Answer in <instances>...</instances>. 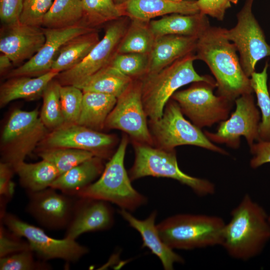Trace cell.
<instances>
[{
    "label": "cell",
    "instance_id": "1",
    "mask_svg": "<svg viewBox=\"0 0 270 270\" xmlns=\"http://www.w3.org/2000/svg\"><path fill=\"white\" fill-rule=\"evenodd\" d=\"M237 52L222 28L210 25L198 37L194 52L196 60L204 61L214 75L217 95L234 102L244 94L254 92Z\"/></svg>",
    "mask_w": 270,
    "mask_h": 270
},
{
    "label": "cell",
    "instance_id": "2",
    "mask_svg": "<svg viewBox=\"0 0 270 270\" xmlns=\"http://www.w3.org/2000/svg\"><path fill=\"white\" fill-rule=\"evenodd\" d=\"M226 224L222 246L232 258L248 260L259 254L270 240V224L264 209L246 194Z\"/></svg>",
    "mask_w": 270,
    "mask_h": 270
},
{
    "label": "cell",
    "instance_id": "3",
    "mask_svg": "<svg viewBox=\"0 0 270 270\" xmlns=\"http://www.w3.org/2000/svg\"><path fill=\"white\" fill-rule=\"evenodd\" d=\"M194 53L188 54L158 72L140 78L143 106L150 120L160 118L167 103L182 86L190 83L215 82L208 75L200 76L195 70Z\"/></svg>",
    "mask_w": 270,
    "mask_h": 270
},
{
    "label": "cell",
    "instance_id": "4",
    "mask_svg": "<svg viewBox=\"0 0 270 270\" xmlns=\"http://www.w3.org/2000/svg\"><path fill=\"white\" fill-rule=\"evenodd\" d=\"M225 224L219 216L183 214L167 218L156 227L170 248L190 250L221 246Z\"/></svg>",
    "mask_w": 270,
    "mask_h": 270
},
{
    "label": "cell",
    "instance_id": "5",
    "mask_svg": "<svg viewBox=\"0 0 270 270\" xmlns=\"http://www.w3.org/2000/svg\"><path fill=\"white\" fill-rule=\"evenodd\" d=\"M128 143L126 136H124L99 178L79 192L76 196L103 200L129 212L147 203V198L132 186L124 167Z\"/></svg>",
    "mask_w": 270,
    "mask_h": 270
},
{
    "label": "cell",
    "instance_id": "6",
    "mask_svg": "<svg viewBox=\"0 0 270 270\" xmlns=\"http://www.w3.org/2000/svg\"><path fill=\"white\" fill-rule=\"evenodd\" d=\"M134 147V162L128 174L131 180L148 176L167 178L188 186L200 196L215 192V186L210 180L190 176L180 170L174 150L154 148L138 142Z\"/></svg>",
    "mask_w": 270,
    "mask_h": 270
},
{
    "label": "cell",
    "instance_id": "7",
    "mask_svg": "<svg viewBox=\"0 0 270 270\" xmlns=\"http://www.w3.org/2000/svg\"><path fill=\"white\" fill-rule=\"evenodd\" d=\"M37 108L26 111L16 108L10 114L0 138L2 162L12 166L37 147L49 132Z\"/></svg>",
    "mask_w": 270,
    "mask_h": 270
},
{
    "label": "cell",
    "instance_id": "8",
    "mask_svg": "<svg viewBox=\"0 0 270 270\" xmlns=\"http://www.w3.org/2000/svg\"><path fill=\"white\" fill-rule=\"evenodd\" d=\"M216 82H193L187 89L176 92L172 99L200 128L210 127L229 118L234 102L214 94Z\"/></svg>",
    "mask_w": 270,
    "mask_h": 270
},
{
    "label": "cell",
    "instance_id": "9",
    "mask_svg": "<svg viewBox=\"0 0 270 270\" xmlns=\"http://www.w3.org/2000/svg\"><path fill=\"white\" fill-rule=\"evenodd\" d=\"M151 121V130L159 148L174 150L182 145L199 146L223 155L228 152L211 142L201 129L186 120L178 104L169 100L162 117Z\"/></svg>",
    "mask_w": 270,
    "mask_h": 270
},
{
    "label": "cell",
    "instance_id": "10",
    "mask_svg": "<svg viewBox=\"0 0 270 270\" xmlns=\"http://www.w3.org/2000/svg\"><path fill=\"white\" fill-rule=\"evenodd\" d=\"M254 0H246L237 14V23L232 28H222L226 38L234 45L246 75L249 78L254 72L258 61L270 56V45L252 10Z\"/></svg>",
    "mask_w": 270,
    "mask_h": 270
},
{
    "label": "cell",
    "instance_id": "11",
    "mask_svg": "<svg viewBox=\"0 0 270 270\" xmlns=\"http://www.w3.org/2000/svg\"><path fill=\"white\" fill-rule=\"evenodd\" d=\"M130 21V18L124 16L108 22L103 38L85 58L72 68L60 72L55 78L62 86H77L108 66L117 53Z\"/></svg>",
    "mask_w": 270,
    "mask_h": 270
},
{
    "label": "cell",
    "instance_id": "12",
    "mask_svg": "<svg viewBox=\"0 0 270 270\" xmlns=\"http://www.w3.org/2000/svg\"><path fill=\"white\" fill-rule=\"evenodd\" d=\"M0 218L8 230L27 240L32 251L43 261L59 258L74 262L88 252L86 246L76 240L52 238L41 228L22 221L12 214L6 212Z\"/></svg>",
    "mask_w": 270,
    "mask_h": 270
},
{
    "label": "cell",
    "instance_id": "13",
    "mask_svg": "<svg viewBox=\"0 0 270 270\" xmlns=\"http://www.w3.org/2000/svg\"><path fill=\"white\" fill-rule=\"evenodd\" d=\"M234 102L235 110L230 118L220 122L216 132L206 130L204 134L212 142L225 144L233 148L240 147L242 136L250 146L260 140L258 128L261 120L253 92L240 96Z\"/></svg>",
    "mask_w": 270,
    "mask_h": 270
},
{
    "label": "cell",
    "instance_id": "14",
    "mask_svg": "<svg viewBox=\"0 0 270 270\" xmlns=\"http://www.w3.org/2000/svg\"><path fill=\"white\" fill-rule=\"evenodd\" d=\"M146 117L142 101L141 80L136 79L117 98L104 127L121 130L138 143L150 145L152 138L148 126Z\"/></svg>",
    "mask_w": 270,
    "mask_h": 270
},
{
    "label": "cell",
    "instance_id": "15",
    "mask_svg": "<svg viewBox=\"0 0 270 270\" xmlns=\"http://www.w3.org/2000/svg\"><path fill=\"white\" fill-rule=\"evenodd\" d=\"M51 187L28 192L26 211L48 229L66 228L72 216L76 196L60 194Z\"/></svg>",
    "mask_w": 270,
    "mask_h": 270
},
{
    "label": "cell",
    "instance_id": "16",
    "mask_svg": "<svg viewBox=\"0 0 270 270\" xmlns=\"http://www.w3.org/2000/svg\"><path fill=\"white\" fill-rule=\"evenodd\" d=\"M113 136L78 124H64L49 132L38 144L39 148H68L89 151L96 156H106V150L114 142Z\"/></svg>",
    "mask_w": 270,
    "mask_h": 270
},
{
    "label": "cell",
    "instance_id": "17",
    "mask_svg": "<svg viewBox=\"0 0 270 270\" xmlns=\"http://www.w3.org/2000/svg\"><path fill=\"white\" fill-rule=\"evenodd\" d=\"M44 44L30 60L8 74V78L38 76L52 70V66L62 46L72 38L96 29L78 25L63 28H43Z\"/></svg>",
    "mask_w": 270,
    "mask_h": 270
},
{
    "label": "cell",
    "instance_id": "18",
    "mask_svg": "<svg viewBox=\"0 0 270 270\" xmlns=\"http://www.w3.org/2000/svg\"><path fill=\"white\" fill-rule=\"evenodd\" d=\"M109 203L99 199L77 197L64 238L76 240L86 232L111 228L114 224V210Z\"/></svg>",
    "mask_w": 270,
    "mask_h": 270
},
{
    "label": "cell",
    "instance_id": "19",
    "mask_svg": "<svg viewBox=\"0 0 270 270\" xmlns=\"http://www.w3.org/2000/svg\"><path fill=\"white\" fill-rule=\"evenodd\" d=\"M4 26L0 38V51L8 56L14 64L31 58L45 42L42 27L20 22Z\"/></svg>",
    "mask_w": 270,
    "mask_h": 270
},
{
    "label": "cell",
    "instance_id": "20",
    "mask_svg": "<svg viewBox=\"0 0 270 270\" xmlns=\"http://www.w3.org/2000/svg\"><path fill=\"white\" fill-rule=\"evenodd\" d=\"M118 212L130 226L140 233L142 240V246L148 248L160 259L164 270H172L175 263H184L183 258L168 246L160 238L155 224L156 211L143 220L136 218L129 211L124 209L120 210Z\"/></svg>",
    "mask_w": 270,
    "mask_h": 270
},
{
    "label": "cell",
    "instance_id": "21",
    "mask_svg": "<svg viewBox=\"0 0 270 270\" xmlns=\"http://www.w3.org/2000/svg\"><path fill=\"white\" fill-rule=\"evenodd\" d=\"M196 0H128L120 6L122 16L130 19L150 21L172 14H193L200 12Z\"/></svg>",
    "mask_w": 270,
    "mask_h": 270
},
{
    "label": "cell",
    "instance_id": "22",
    "mask_svg": "<svg viewBox=\"0 0 270 270\" xmlns=\"http://www.w3.org/2000/svg\"><path fill=\"white\" fill-rule=\"evenodd\" d=\"M198 38L173 34L156 37L148 54L149 66L147 74L158 72L178 60L194 53Z\"/></svg>",
    "mask_w": 270,
    "mask_h": 270
},
{
    "label": "cell",
    "instance_id": "23",
    "mask_svg": "<svg viewBox=\"0 0 270 270\" xmlns=\"http://www.w3.org/2000/svg\"><path fill=\"white\" fill-rule=\"evenodd\" d=\"M58 74L56 71L51 70L33 78L26 76L9 78L0 88V107L16 100H33L42 96L48 84Z\"/></svg>",
    "mask_w": 270,
    "mask_h": 270
},
{
    "label": "cell",
    "instance_id": "24",
    "mask_svg": "<svg viewBox=\"0 0 270 270\" xmlns=\"http://www.w3.org/2000/svg\"><path fill=\"white\" fill-rule=\"evenodd\" d=\"M150 27L156 38L165 35H180L198 38L210 25L206 15L172 14L157 20H150Z\"/></svg>",
    "mask_w": 270,
    "mask_h": 270
},
{
    "label": "cell",
    "instance_id": "25",
    "mask_svg": "<svg viewBox=\"0 0 270 270\" xmlns=\"http://www.w3.org/2000/svg\"><path fill=\"white\" fill-rule=\"evenodd\" d=\"M102 158L94 156L59 176L50 187L67 195L76 196L102 174Z\"/></svg>",
    "mask_w": 270,
    "mask_h": 270
},
{
    "label": "cell",
    "instance_id": "26",
    "mask_svg": "<svg viewBox=\"0 0 270 270\" xmlns=\"http://www.w3.org/2000/svg\"><path fill=\"white\" fill-rule=\"evenodd\" d=\"M117 98L103 93L83 92L82 106L78 124L99 130L114 108Z\"/></svg>",
    "mask_w": 270,
    "mask_h": 270
},
{
    "label": "cell",
    "instance_id": "27",
    "mask_svg": "<svg viewBox=\"0 0 270 270\" xmlns=\"http://www.w3.org/2000/svg\"><path fill=\"white\" fill-rule=\"evenodd\" d=\"M133 80L109 64L76 86L83 92L103 93L118 98L126 91Z\"/></svg>",
    "mask_w": 270,
    "mask_h": 270
},
{
    "label": "cell",
    "instance_id": "28",
    "mask_svg": "<svg viewBox=\"0 0 270 270\" xmlns=\"http://www.w3.org/2000/svg\"><path fill=\"white\" fill-rule=\"evenodd\" d=\"M22 186L27 192H35L50 186L60 176L57 169L47 160L36 163L20 162L12 166Z\"/></svg>",
    "mask_w": 270,
    "mask_h": 270
},
{
    "label": "cell",
    "instance_id": "29",
    "mask_svg": "<svg viewBox=\"0 0 270 270\" xmlns=\"http://www.w3.org/2000/svg\"><path fill=\"white\" fill-rule=\"evenodd\" d=\"M100 40L96 30L70 40L61 48L52 70L60 73L74 67L85 58Z\"/></svg>",
    "mask_w": 270,
    "mask_h": 270
},
{
    "label": "cell",
    "instance_id": "30",
    "mask_svg": "<svg viewBox=\"0 0 270 270\" xmlns=\"http://www.w3.org/2000/svg\"><path fill=\"white\" fill-rule=\"evenodd\" d=\"M82 18L81 0H54L44 18L42 27L57 29L82 25Z\"/></svg>",
    "mask_w": 270,
    "mask_h": 270
},
{
    "label": "cell",
    "instance_id": "31",
    "mask_svg": "<svg viewBox=\"0 0 270 270\" xmlns=\"http://www.w3.org/2000/svg\"><path fill=\"white\" fill-rule=\"evenodd\" d=\"M150 21L130 19L118 45L117 53L149 54L156 38L150 27Z\"/></svg>",
    "mask_w": 270,
    "mask_h": 270
},
{
    "label": "cell",
    "instance_id": "32",
    "mask_svg": "<svg viewBox=\"0 0 270 270\" xmlns=\"http://www.w3.org/2000/svg\"><path fill=\"white\" fill-rule=\"evenodd\" d=\"M268 63L266 62L260 72H254L250 76L251 85L256 94L257 104L261 112L259 125L260 140L270 141V94L268 84Z\"/></svg>",
    "mask_w": 270,
    "mask_h": 270
},
{
    "label": "cell",
    "instance_id": "33",
    "mask_svg": "<svg viewBox=\"0 0 270 270\" xmlns=\"http://www.w3.org/2000/svg\"><path fill=\"white\" fill-rule=\"evenodd\" d=\"M83 8L82 25L96 29L122 16L114 0H81Z\"/></svg>",
    "mask_w": 270,
    "mask_h": 270
},
{
    "label": "cell",
    "instance_id": "34",
    "mask_svg": "<svg viewBox=\"0 0 270 270\" xmlns=\"http://www.w3.org/2000/svg\"><path fill=\"white\" fill-rule=\"evenodd\" d=\"M38 155L51 163L60 176L84 161L96 156L90 152L68 148H39Z\"/></svg>",
    "mask_w": 270,
    "mask_h": 270
},
{
    "label": "cell",
    "instance_id": "35",
    "mask_svg": "<svg viewBox=\"0 0 270 270\" xmlns=\"http://www.w3.org/2000/svg\"><path fill=\"white\" fill-rule=\"evenodd\" d=\"M61 86L54 78L48 84L42 95L43 102L40 116L44 125L50 131L64 124L60 101Z\"/></svg>",
    "mask_w": 270,
    "mask_h": 270
},
{
    "label": "cell",
    "instance_id": "36",
    "mask_svg": "<svg viewBox=\"0 0 270 270\" xmlns=\"http://www.w3.org/2000/svg\"><path fill=\"white\" fill-rule=\"evenodd\" d=\"M110 65L133 80L140 79L148 72L149 54L116 53Z\"/></svg>",
    "mask_w": 270,
    "mask_h": 270
},
{
    "label": "cell",
    "instance_id": "37",
    "mask_svg": "<svg viewBox=\"0 0 270 270\" xmlns=\"http://www.w3.org/2000/svg\"><path fill=\"white\" fill-rule=\"evenodd\" d=\"M83 92L72 86H62L60 101L64 124H77L82 106Z\"/></svg>",
    "mask_w": 270,
    "mask_h": 270
},
{
    "label": "cell",
    "instance_id": "38",
    "mask_svg": "<svg viewBox=\"0 0 270 270\" xmlns=\"http://www.w3.org/2000/svg\"><path fill=\"white\" fill-rule=\"evenodd\" d=\"M32 250H23L10 255L0 258V270H46L50 266L44 261L34 260Z\"/></svg>",
    "mask_w": 270,
    "mask_h": 270
},
{
    "label": "cell",
    "instance_id": "39",
    "mask_svg": "<svg viewBox=\"0 0 270 270\" xmlns=\"http://www.w3.org/2000/svg\"><path fill=\"white\" fill-rule=\"evenodd\" d=\"M54 0H24L20 18L21 23L42 27L44 18Z\"/></svg>",
    "mask_w": 270,
    "mask_h": 270
},
{
    "label": "cell",
    "instance_id": "40",
    "mask_svg": "<svg viewBox=\"0 0 270 270\" xmlns=\"http://www.w3.org/2000/svg\"><path fill=\"white\" fill-rule=\"evenodd\" d=\"M21 238L8 228H5L3 224H1L0 228V258L23 250H32L28 242L22 240Z\"/></svg>",
    "mask_w": 270,
    "mask_h": 270
},
{
    "label": "cell",
    "instance_id": "41",
    "mask_svg": "<svg viewBox=\"0 0 270 270\" xmlns=\"http://www.w3.org/2000/svg\"><path fill=\"white\" fill-rule=\"evenodd\" d=\"M13 167L12 165L1 162L0 164V196L1 210L0 215H2L6 212L4 208L7 201L10 200L12 197L14 192V184L12 180V177L14 172Z\"/></svg>",
    "mask_w": 270,
    "mask_h": 270
},
{
    "label": "cell",
    "instance_id": "42",
    "mask_svg": "<svg viewBox=\"0 0 270 270\" xmlns=\"http://www.w3.org/2000/svg\"><path fill=\"white\" fill-rule=\"evenodd\" d=\"M200 12L218 20L224 19L226 10L231 7L230 0H196Z\"/></svg>",
    "mask_w": 270,
    "mask_h": 270
},
{
    "label": "cell",
    "instance_id": "43",
    "mask_svg": "<svg viewBox=\"0 0 270 270\" xmlns=\"http://www.w3.org/2000/svg\"><path fill=\"white\" fill-rule=\"evenodd\" d=\"M24 0H0V19L4 26L20 22Z\"/></svg>",
    "mask_w": 270,
    "mask_h": 270
},
{
    "label": "cell",
    "instance_id": "44",
    "mask_svg": "<svg viewBox=\"0 0 270 270\" xmlns=\"http://www.w3.org/2000/svg\"><path fill=\"white\" fill-rule=\"evenodd\" d=\"M250 148L252 154L250 162L252 168H257L265 164L270 163V141H258Z\"/></svg>",
    "mask_w": 270,
    "mask_h": 270
},
{
    "label": "cell",
    "instance_id": "45",
    "mask_svg": "<svg viewBox=\"0 0 270 270\" xmlns=\"http://www.w3.org/2000/svg\"><path fill=\"white\" fill-rule=\"evenodd\" d=\"M12 62L10 58L4 54L2 53L0 56V72L2 74L8 70L12 66Z\"/></svg>",
    "mask_w": 270,
    "mask_h": 270
},
{
    "label": "cell",
    "instance_id": "46",
    "mask_svg": "<svg viewBox=\"0 0 270 270\" xmlns=\"http://www.w3.org/2000/svg\"><path fill=\"white\" fill-rule=\"evenodd\" d=\"M128 0H114L115 3L118 6H121L124 4Z\"/></svg>",
    "mask_w": 270,
    "mask_h": 270
},
{
    "label": "cell",
    "instance_id": "47",
    "mask_svg": "<svg viewBox=\"0 0 270 270\" xmlns=\"http://www.w3.org/2000/svg\"><path fill=\"white\" fill-rule=\"evenodd\" d=\"M231 2V3L234 4H236L239 0H230Z\"/></svg>",
    "mask_w": 270,
    "mask_h": 270
},
{
    "label": "cell",
    "instance_id": "48",
    "mask_svg": "<svg viewBox=\"0 0 270 270\" xmlns=\"http://www.w3.org/2000/svg\"><path fill=\"white\" fill-rule=\"evenodd\" d=\"M268 67H270V64H268ZM268 90H269V92H270V80L268 84Z\"/></svg>",
    "mask_w": 270,
    "mask_h": 270
},
{
    "label": "cell",
    "instance_id": "49",
    "mask_svg": "<svg viewBox=\"0 0 270 270\" xmlns=\"http://www.w3.org/2000/svg\"><path fill=\"white\" fill-rule=\"evenodd\" d=\"M170 0L174 1V2H180L182 0Z\"/></svg>",
    "mask_w": 270,
    "mask_h": 270
},
{
    "label": "cell",
    "instance_id": "50",
    "mask_svg": "<svg viewBox=\"0 0 270 270\" xmlns=\"http://www.w3.org/2000/svg\"><path fill=\"white\" fill-rule=\"evenodd\" d=\"M268 222H270V216H268Z\"/></svg>",
    "mask_w": 270,
    "mask_h": 270
}]
</instances>
